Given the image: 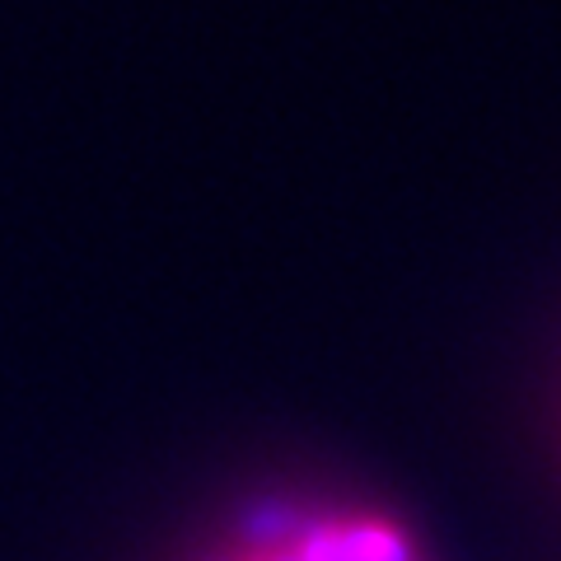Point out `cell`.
<instances>
[{
    "label": "cell",
    "mask_w": 561,
    "mask_h": 561,
    "mask_svg": "<svg viewBox=\"0 0 561 561\" xmlns=\"http://www.w3.org/2000/svg\"><path fill=\"white\" fill-rule=\"evenodd\" d=\"M187 561H445L389 501L346 486H280L243 501Z\"/></svg>",
    "instance_id": "1"
}]
</instances>
